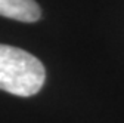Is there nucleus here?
Listing matches in <instances>:
<instances>
[{"mask_svg":"<svg viewBox=\"0 0 124 123\" xmlns=\"http://www.w3.org/2000/svg\"><path fill=\"white\" fill-rule=\"evenodd\" d=\"M46 70L34 55L0 44V89L16 97H33L43 88Z\"/></svg>","mask_w":124,"mask_h":123,"instance_id":"f257e3e1","label":"nucleus"},{"mask_svg":"<svg viewBox=\"0 0 124 123\" xmlns=\"http://www.w3.org/2000/svg\"><path fill=\"white\" fill-rule=\"evenodd\" d=\"M0 17L21 22H36L41 17V10L34 0H0Z\"/></svg>","mask_w":124,"mask_h":123,"instance_id":"f03ea898","label":"nucleus"}]
</instances>
